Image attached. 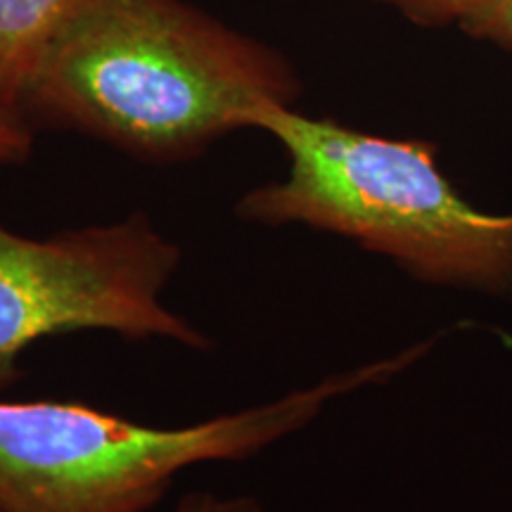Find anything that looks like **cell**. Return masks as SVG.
<instances>
[{"label": "cell", "mask_w": 512, "mask_h": 512, "mask_svg": "<svg viewBox=\"0 0 512 512\" xmlns=\"http://www.w3.org/2000/svg\"><path fill=\"white\" fill-rule=\"evenodd\" d=\"M456 330L188 427H152L79 401H0V512H150L188 467L264 451L330 401L415 366Z\"/></svg>", "instance_id": "3957f363"}, {"label": "cell", "mask_w": 512, "mask_h": 512, "mask_svg": "<svg viewBox=\"0 0 512 512\" xmlns=\"http://www.w3.org/2000/svg\"><path fill=\"white\" fill-rule=\"evenodd\" d=\"M81 0H0V98L22 100Z\"/></svg>", "instance_id": "5b68a950"}, {"label": "cell", "mask_w": 512, "mask_h": 512, "mask_svg": "<svg viewBox=\"0 0 512 512\" xmlns=\"http://www.w3.org/2000/svg\"><path fill=\"white\" fill-rule=\"evenodd\" d=\"M174 512H264V505L254 496H219L211 491H192L178 501Z\"/></svg>", "instance_id": "9c48e42d"}, {"label": "cell", "mask_w": 512, "mask_h": 512, "mask_svg": "<svg viewBox=\"0 0 512 512\" xmlns=\"http://www.w3.org/2000/svg\"><path fill=\"white\" fill-rule=\"evenodd\" d=\"M283 55L183 0H81L22 100L34 124L72 128L152 162H178L294 105Z\"/></svg>", "instance_id": "6da1fadb"}, {"label": "cell", "mask_w": 512, "mask_h": 512, "mask_svg": "<svg viewBox=\"0 0 512 512\" xmlns=\"http://www.w3.org/2000/svg\"><path fill=\"white\" fill-rule=\"evenodd\" d=\"M384 8L399 12L403 19L415 27L439 29V27H460L467 17L482 10L489 0H375Z\"/></svg>", "instance_id": "8992f818"}, {"label": "cell", "mask_w": 512, "mask_h": 512, "mask_svg": "<svg viewBox=\"0 0 512 512\" xmlns=\"http://www.w3.org/2000/svg\"><path fill=\"white\" fill-rule=\"evenodd\" d=\"M460 29L475 41L512 53V0H489L482 10L467 17Z\"/></svg>", "instance_id": "52a82bcc"}, {"label": "cell", "mask_w": 512, "mask_h": 512, "mask_svg": "<svg viewBox=\"0 0 512 512\" xmlns=\"http://www.w3.org/2000/svg\"><path fill=\"white\" fill-rule=\"evenodd\" d=\"M254 128L283 145L290 166L242 197L240 219L323 230L418 283L512 304V211L475 207L430 140L377 136L294 105H266Z\"/></svg>", "instance_id": "7a4b0ae2"}, {"label": "cell", "mask_w": 512, "mask_h": 512, "mask_svg": "<svg viewBox=\"0 0 512 512\" xmlns=\"http://www.w3.org/2000/svg\"><path fill=\"white\" fill-rule=\"evenodd\" d=\"M34 150V126L17 107L0 98V164H17Z\"/></svg>", "instance_id": "ba28073f"}, {"label": "cell", "mask_w": 512, "mask_h": 512, "mask_svg": "<svg viewBox=\"0 0 512 512\" xmlns=\"http://www.w3.org/2000/svg\"><path fill=\"white\" fill-rule=\"evenodd\" d=\"M178 264L181 247L145 214L43 240L0 223V392L22 377L19 356L31 344L67 332L209 349L207 335L162 302Z\"/></svg>", "instance_id": "277c9868"}]
</instances>
